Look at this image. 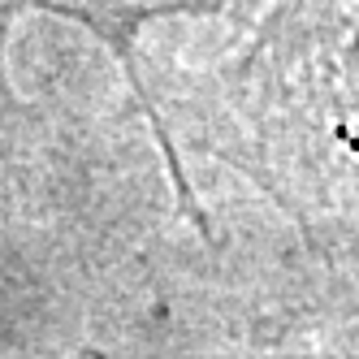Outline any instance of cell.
<instances>
[{"instance_id":"cell-2","label":"cell","mask_w":359,"mask_h":359,"mask_svg":"<svg viewBox=\"0 0 359 359\" xmlns=\"http://www.w3.org/2000/svg\"><path fill=\"white\" fill-rule=\"evenodd\" d=\"M221 0H0V182L27 161L31 151V126L35 113L27 95L13 83V35L31 13L69 18L74 27L100 39V48L117 61L126 83L143 91V31H151L165 18H199L217 13Z\"/></svg>"},{"instance_id":"cell-1","label":"cell","mask_w":359,"mask_h":359,"mask_svg":"<svg viewBox=\"0 0 359 359\" xmlns=\"http://www.w3.org/2000/svg\"><path fill=\"white\" fill-rule=\"evenodd\" d=\"M359 0H269L234 53L203 69L143 57L139 117L147 121L173 203L199 234L182 147L243 173L286 217L307 255L355 273L359 247Z\"/></svg>"}]
</instances>
